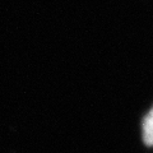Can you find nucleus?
<instances>
[{
	"mask_svg": "<svg viewBox=\"0 0 153 153\" xmlns=\"http://www.w3.org/2000/svg\"><path fill=\"white\" fill-rule=\"evenodd\" d=\"M143 140L147 146H153V107L143 120Z\"/></svg>",
	"mask_w": 153,
	"mask_h": 153,
	"instance_id": "obj_1",
	"label": "nucleus"
}]
</instances>
